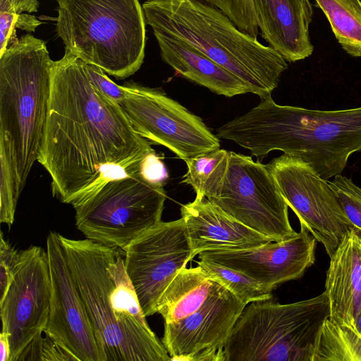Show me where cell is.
<instances>
[{
  "instance_id": "19",
  "label": "cell",
  "mask_w": 361,
  "mask_h": 361,
  "mask_svg": "<svg viewBox=\"0 0 361 361\" xmlns=\"http://www.w3.org/2000/svg\"><path fill=\"white\" fill-rule=\"evenodd\" d=\"M330 259L325 282L329 319L355 327L361 312V232L353 227Z\"/></svg>"
},
{
  "instance_id": "32",
  "label": "cell",
  "mask_w": 361,
  "mask_h": 361,
  "mask_svg": "<svg viewBox=\"0 0 361 361\" xmlns=\"http://www.w3.org/2000/svg\"><path fill=\"white\" fill-rule=\"evenodd\" d=\"M20 256V250L15 249L0 235V300L11 283Z\"/></svg>"
},
{
  "instance_id": "24",
  "label": "cell",
  "mask_w": 361,
  "mask_h": 361,
  "mask_svg": "<svg viewBox=\"0 0 361 361\" xmlns=\"http://www.w3.org/2000/svg\"><path fill=\"white\" fill-rule=\"evenodd\" d=\"M361 361V334L356 327L328 318L322 327L314 361Z\"/></svg>"
},
{
  "instance_id": "11",
  "label": "cell",
  "mask_w": 361,
  "mask_h": 361,
  "mask_svg": "<svg viewBox=\"0 0 361 361\" xmlns=\"http://www.w3.org/2000/svg\"><path fill=\"white\" fill-rule=\"evenodd\" d=\"M288 206L329 256L353 228L336 196L302 159L283 154L267 164Z\"/></svg>"
},
{
  "instance_id": "15",
  "label": "cell",
  "mask_w": 361,
  "mask_h": 361,
  "mask_svg": "<svg viewBox=\"0 0 361 361\" xmlns=\"http://www.w3.org/2000/svg\"><path fill=\"white\" fill-rule=\"evenodd\" d=\"M246 306L214 280L202 305L190 315L164 324L162 343L171 360L216 361Z\"/></svg>"
},
{
  "instance_id": "17",
  "label": "cell",
  "mask_w": 361,
  "mask_h": 361,
  "mask_svg": "<svg viewBox=\"0 0 361 361\" xmlns=\"http://www.w3.org/2000/svg\"><path fill=\"white\" fill-rule=\"evenodd\" d=\"M191 248V259L199 253L251 248L274 242L231 218L204 197L196 196L180 208Z\"/></svg>"
},
{
  "instance_id": "7",
  "label": "cell",
  "mask_w": 361,
  "mask_h": 361,
  "mask_svg": "<svg viewBox=\"0 0 361 361\" xmlns=\"http://www.w3.org/2000/svg\"><path fill=\"white\" fill-rule=\"evenodd\" d=\"M141 170L106 182L72 204L76 227L87 239L123 251L161 221L166 192Z\"/></svg>"
},
{
  "instance_id": "21",
  "label": "cell",
  "mask_w": 361,
  "mask_h": 361,
  "mask_svg": "<svg viewBox=\"0 0 361 361\" xmlns=\"http://www.w3.org/2000/svg\"><path fill=\"white\" fill-rule=\"evenodd\" d=\"M214 280L200 267L183 268L169 283L157 307L164 324L178 322L197 310L208 298Z\"/></svg>"
},
{
  "instance_id": "22",
  "label": "cell",
  "mask_w": 361,
  "mask_h": 361,
  "mask_svg": "<svg viewBox=\"0 0 361 361\" xmlns=\"http://www.w3.org/2000/svg\"><path fill=\"white\" fill-rule=\"evenodd\" d=\"M328 19L342 49L350 56H361V1L314 0Z\"/></svg>"
},
{
  "instance_id": "5",
  "label": "cell",
  "mask_w": 361,
  "mask_h": 361,
  "mask_svg": "<svg viewBox=\"0 0 361 361\" xmlns=\"http://www.w3.org/2000/svg\"><path fill=\"white\" fill-rule=\"evenodd\" d=\"M56 31L65 49L117 79L141 67L145 16L139 0H57Z\"/></svg>"
},
{
  "instance_id": "37",
  "label": "cell",
  "mask_w": 361,
  "mask_h": 361,
  "mask_svg": "<svg viewBox=\"0 0 361 361\" xmlns=\"http://www.w3.org/2000/svg\"><path fill=\"white\" fill-rule=\"evenodd\" d=\"M57 1V0H56Z\"/></svg>"
},
{
  "instance_id": "16",
  "label": "cell",
  "mask_w": 361,
  "mask_h": 361,
  "mask_svg": "<svg viewBox=\"0 0 361 361\" xmlns=\"http://www.w3.org/2000/svg\"><path fill=\"white\" fill-rule=\"evenodd\" d=\"M317 240L300 224L294 236L280 242L235 250L199 253L207 259L240 271L273 290L279 285L301 278L315 261Z\"/></svg>"
},
{
  "instance_id": "27",
  "label": "cell",
  "mask_w": 361,
  "mask_h": 361,
  "mask_svg": "<svg viewBox=\"0 0 361 361\" xmlns=\"http://www.w3.org/2000/svg\"><path fill=\"white\" fill-rule=\"evenodd\" d=\"M39 6L37 0H0V54L18 39L16 35L18 16L23 11L37 12Z\"/></svg>"
},
{
  "instance_id": "2",
  "label": "cell",
  "mask_w": 361,
  "mask_h": 361,
  "mask_svg": "<svg viewBox=\"0 0 361 361\" xmlns=\"http://www.w3.org/2000/svg\"><path fill=\"white\" fill-rule=\"evenodd\" d=\"M216 136L252 156L282 151L309 163L325 180L339 175L361 150V106L321 111L277 104L271 96L219 127Z\"/></svg>"
},
{
  "instance_id": "34",
  "label": "cell",
  "mask_w": 361,
  "mask_h": 361,
  "mask_svg": "<svg viewBox=\"0 0 361 361\" xmlns=\"http://www.w3.org/2000/svg\"><path fill=\"white\" fill-rule=\"evenodd\" d=\"M42 23L35 16L27 14H20L16 22V28H19L27 32H33Z\"/></svg>"
},
{
  "instance_id": "36",
  "label": "cell",
  "mask_w": 361,
  "mask_h": 361,
  "mask_svg": "<svg viewBox=\"0 0 361 361\" xmlns=\"http://www.w3.org/2000/svg\"><path fill=\"white\" fill-rule=\"evenodd\" d=\"M355 327L357 328V329L358 330V331L361 334V312H360V314H359V316L357 317Z\"/></svg>"
},
{
  "instance_id": "3",
  "label": "cell",
  "mask_w": 361,
  "mask_h": 361,
  "mask_svg": "<svg viewBox=\"0 0 361 361\" xmlns=\"http://www.w3.org/2000/svg\"><path fill=\"white\" fill-rule=\"evenodd\" d=\"M146 23L190 44L246 83L261 99L271 96L288 68L284 58L240 30L221 10L201 0H147Z\"/></svg>"
},
{
  "instance_id": "8",
  "label": "cell",
  "mask_w": 361,
  "mask_h": 361,
  "mask_svg": "<svg viewBox=\"0 0 361 361\" xmlns=\"http://www.w3.org/2000/svg\"><path fill=\"white\" fill-rule=\"evenodd\" d=\"M212 202L225 214L274 242L297 233L288 218V204L267 164L229 152L222 185Z\"/></svg>"
},
{
  "instance_id": "23",
  "label": "cell",
  "mask_w": 361,
  "mask_h": 361,
  "mask_svg": "<svg viewBox=\"0 0 361 361\" xmlns=\"http://www.w3.org/2000/svg\"><path fill=\"white\" fill-rule=\"evenodd\" d=\"M187 172L182 182L197 197L212 200L219 193L229 162V151L218 149L185 161Z\"/></svg>"
},
{
  "instance_id": "25",
  "label": "cell",
  "mask_w": 361,
  "mask_h": 361,
  "mask_svg": "<svg viewBox=\"0 0 361 361\" xmlns=\"http://www.w3.org/2000/svg\"><path fill=\"white\" fill-rule=\"evenodd\" d=\"M197 263L210 279L225 286L246 305L272 298L271 290L240 271L207 259Z\"/></svg>"
},
{
  "instance_id": "10",
  "label": "cell",
  "mask_w": 361,
  "mask_h": 361,
  "mask_svg": "<svg viewBox=\"0 0 361 361\" xmlns=\"http://www.w3.org/2000/svg\"><path fill=\"white\" fill-rule=\"evenodd\" d=\"M59 238L86 305L101 361H140L110 310L109 298L114 281L108 267L118 254L116 248L87 238Z\"/></svg>"
},
{
  "instance_id": "1",
  "label": "cell",
  "mask_w": 361,
  "mask_h": 361,
  "mask_svg": "<svg viewBox=\"0 0 361 361\" xmlns=\"http://www.w3.org/2000/svg\"><path fill=\"white\" fill-rule=\"evenodd\" d=\"M154 152L116 104L90 83L84 61L65 49L53 61L44 140L37 161L51 178L54 196L71 201L99 178L103 166Z\"/></svg>"
},
{
  "instance_id": "29",
  "label": "cell",
  "mask_w": 361,
  "mask_h": 361,
  "mask_svg": "<svg viewBox=\"0 0 361 361\" xmlns=\"http://www.w3.org/2000/svg\"><path fill=\"white\" fill-rule=\"evenodd\" d=\"M226 15L243 32L257 37L259 32L253 0H201Z\"/></svg>"
},
{
  "instance_id": "20",
  "label": "cell",
  "mask_w": 361,
  "mask_h": 361,
  "mask_svg": "<svg viewBox=\"0 0 361 361\" xmlns=\"http://www.w3.org/2000/svg\"><path fill=\"white\" fill-rule=\"evenodd\" d=\"M153 32L163 61L178 75L228 97L252 93L243 80L190 44L166 33Z\"/></svg>"
},
{
  "instance_id": "31",
  "label": "cell",
  "mask_w": 361,
  "mask_h": 361,
  "mask_svg": "<svg viewBox=\"0 0 361 361\" xmlns=\"http://www.w3.org/2000/svg\"><path fill=\"white\" fill-rule=\"evenodd\" d=\"M84 69L92 85L102 95L116 104L126 97L125 86L116 84L101 68L84 61Z\"/></svg>"
},
{
  "instance_id": "28",
  "label": "cell",
  "mask_w": 361,
  "mask_h": 361,
  "mask_svg": "<svg viewBox=\"0 0 361 361\" xmlns=\"http://www.w3.org/2000/svg\"><path fill=\"white\" fill-rule=\"evenodd\" d=\"M328 183L353 227L361 232V188L341 174Z\"/></svg>"
},
{
  "instance_id": "13",
  "label": "cell",
  "mask_w": 361,
  "mask_h": 361,
  "mask_svg": "<svg viewBox=\"0 0 361 361\" xmlns=\"http://www.w3.org/2000/svg\"><path fill=\"white\" fill-rule=\"evenodd\" d=\"M51 281L47 251L32 245L20 250L16 269L0 300L1 331L8 334L10 361L16 359L49 319Z\"/></svg>"
},
{
  "instance_id": "14",
  "label": "cell",
  "mask_w": 361,
  "mask_h": 361,
  "mask_svg": "<svg viewBox=\"0 0 361 361\" xmlns=\"http://www.w3.org/2000/svg\"><path fill=\"white\" fill-rule=\"evenodd\" d=\"M59 235L50 231L47 238L51 296L49 319L44 333L78 361H101L92 324Z\"/></svg>"
},
{
  "instance_id": "35",
  "label": "cell",
  "mask_w": 361,
  "mask_h": 361,
  "mask_svg": "<svg viewBox=\"0 0 361 361\" xmlns=\"http://www.w3.org/2000/svg\"><path fill=\"white\" fill-rule=\"evenodd\" d=\"M11 346L8 334L6 332L0 333V361H10Z\"/></svg>"
},
{
  "instance_id": "12",
  "label": "cell",
  "mask_w": 361,
  "mask_h": 361,
  "mask_svg": "<svg viewBox=\"0 0 361 361\" xmlns=\"http://www.w3.org/2000/svg\"><path fill=\"white\" fill-rule=\"evenodd\" d=\"M126 272L145 317L157 313L158 302L176 274L191 259L183 219L159 221L124 249Z\"/></svg>"
},
{
  "instance_id": "26",
  "label": "cell",
  "mask_w": 361,
  "mask_h": 361,
  "mask_svg": "<svg viewBox=\"0 0 361 361\" xmlns=\"http://www.w3.org/2000/svg\"><path fill=\"white\" fill-rule=\"evenodd\" d=\"M18 195L13 166L6 151L0 146V222L11 226L14 221Z\"/></svg>"
},
{
  "instance_id": "6",
  "label": "cell",
  "mask_w": 361,
  "mask_h": 361,
  "mask_svg": "<svg viewBox=\"0 0 361 361\" xmlns=\"http://www.w3.org/2000/svg\"><path fill=\"white\" fill-rule=\"evenodd\" d=\"M329 317L326 291L289 304L271 298L250 302L226 343L225 361H314L323 325Z\"/></svg>"
},
{
  "instance_id": "4",
  "label": "cell",
  "mask_w": 361,
  "mask_h": 361,
  "mask_svg": "<svg viewBox=\"0 0 361 361\" xmlns=\"http://www.w3.org/2000/svg\"><path fill=\"white\" fill-rule=\"evenodd\" d=\"M52 63L45 42L30 34L0 54V146L10 158L19 196L44 140Z\"/></svg>"
},
{
  "instance_id": "9",
  "label": "cell",
  "mask_w": 361,
  "mask_h": 361,
  "mask_svg": "<svg viewBox=\"0 0 361 361\" xmlns=\"http://www.w3.org/2000/svg\"><path fill=\"white\" fill-rule=\"evenodd\" d=\"M124 86L127 94L118 104L140 136L183 161L220 148L219 138L202 118L161 90L135 83Z\"/></svg>"
},
{
  "instance_id": "30",
  "label": "cell",
  "mask_w": 361,
  "mask_h": 361,
  "mask_svg": "<svg viewBox=\"0 0 361 361\" xmlns=\"http://www.w3.org/2000/svg\"><path fill=\"white\" fill-rule=\"evenodd\" d=\"M43 334V333H42ZM42 334L36 336L20 353L16 361H78L54 339Z\"/></svg>"
},
{
  "instance_id": "33",
  "label": "cell",
  "mask_w": 361,
  "mask_h": 361,
  "mask_svg": "<svg viewBox=\"0 0 361 361\" xmlns=\"http://www.w3.org/2000/svg\"><path fill=\"white\" fill-rule=\"evenodd\" d=\"M141 171L147 180L161 187H164L169 179L166 167L155 151L145 158Z\"/></svg>"
},
{
  "instance_id": "18",
  "label": "cell",
  "mask_w": 361,
  "mask_h": 361,
  "mask_svg": "<svg viewBox=\"0 0 361 361\" xmlns=\"http://www.w3.org/2000/svg\"><path fill=\"white\" fill-rule=\"evenodd\" d=\"M259 30L269 46L286 61L312 55L309 25L313 10L310 0H253Z\"/></svg>"
}]
</instances>
